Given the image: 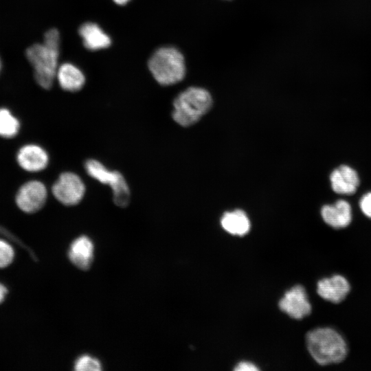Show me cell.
Returning a JSON list of instances; mask_svg holds the SVG:
<instances>
[{"label":"cell","instance_id":"6da1fadb","mask_svg":"<svg viewBox=\"0 0 371 371\" xmlns=\"http://www.w3.org/2000/svg\"><path fill=\"white\" fill-rule=\"evenodd\" d=\"M307 349L319 365L326 366L343 361L348 355L346 342L342 336L330 328H318L306 335Z\"/></svg>","mask_w":371,"mask_h":371},{"label":"cell","instance_id":"7a4b0ae2","mask_svg":"<svg viewBox=\"0 0 371 371\" xmlns=\"http://www.w3.org/2000/svg\"><path fill=\"white\" fill-rule=\"evenodd\" d=\"M60 39L49 36L44 37L43 44H34L26 50L27 60L34 71L36 82L43 89L53 85L58 70Z\"/></svg>","mask_w":371,"mask_h":371},{"label":"cell","instance_id":"3957f363","mask_svg":"<svg viewBox=\"0 0 371 371\" xmlns=\"http://www.w3.org/2000/svg\"><path fill=\"white\" fill-rule=\"evenodd\" d=\"M212 104V96L206 89L198 87H188L174 100L172 118L182 126H190L207 113Z\"/></svg>","mask_w":371,"mask_h":371},{"label":"cell","instance_id":"277c9868","mask_svg":"<svg viewBox=\"0 0 371 371\" xmlns=\"http://www.w3.org/2000/svg\"><path fill=\"white\" fill-rule=\"evenodd\" d=\"M148 67L155 80L164 86L178 83L186 75L184 57L174 47L157 49L150 57Z\"/></svg>","mask_w":371,"mask_h":371},{"label":"cell","instance_id":"5b68a950","mask_svg":"<svg viewBox=\"0 0 371 371\" xmlns=\"http://www.w3.org/2000/svg\"><path fill=\"white\" fill-rule=\"evenodd\" d=\"M87 173L100 183L108 185L112 190L113 201L119 207L128 205L130 189L124 176L118 171L111 170L96 159H89L85 163Z\"/></svg>","mask_w":371,"mask_h":371},{"label":"cell","instance_id":"8992f818","mask_svg":"<svg viewBox=\"0 0 371 371\" xmlns=\"http://www.w3.org/2000/svg\"><path fill=\"white\" fill-rule=\"evenodd\" d=\"M52 191L60 203L73 206L82 201L85 194L86 187L81 177L77 174L65 172L60 175L54 183Z\"/></svg>","mask_w":371,"mask_h":371},{"label":"cell","instance_id":"52a82bcc","mask_svg":"<svg viewBox=\"0 0 371 371\" xmlns=\"http://www.w3.org/2000/svg\"><path fill=\"white\" fill-rule=\"evenodd\" d=\"M47 190L41 181L33 180L24 183L16 196L17 206L24 212L34 213L45 205Z\"/></svg>","mask_w":371,"mask_h":371},{"label":"cell","instance_id":"ba28073f","mask_svg":"<svg viewBox=\"0 0 371 371\" xmlns=\"http://www.w3.org/2000/svg\"><path fill=\"white\" fill-rule=\"evenodd\" d=\"M279 307L292 318L300 319L311 312V305L306 291L301 285H296L287 291L279 302Z\"/></svg>","mask_w":371,"mask_h":371},{"label":"cell","instance_id":"9c48e42d","mask_svg":"<svg viewBox=\"0 0 371 371\" xmlns=\"http://www.w3.org/2000/svg\"><path fill=\"white\" fill-rule=\"evenodd\" d=\"M350 290L348 281L342 276L334 275L318 281L317 292L325 300L334 304L342 302Z\"/></svg>","mask_w":371,"mask_h":371},{"label":"cell","instance_id":"30bf717a","mask_svg":"<svg viewBox=\"0 0 371 371\" xmlns=\"http://www.w3.org/2000/svg\"><path fill=\"white\" fill-rule=\"evenodd\" d=\"M94 245L91 239L82 235L75 238L68 250L71 262L80 270H88L93 261Z\"/></svg>","mask_w":371,"mask_h":371},{"label":"cell","instance_id":"8fae6325","mask_svg":"<svg viewBox=\"0 0 371 371\" xmlns=\"http://www.w3.org/2000/svg\"><path fill=\"white\" fill-rule=\"evenodd\" d=\"M17 161L19 166L28 172H39L45 169L49 162L47 151L36 144H27L18 152Z\"/></svg>","mask_w":371,"mask_h":371},{"label":"cell","instance_id":"7c38bea8","mask_svg":"<svg viewBox=\"0 0 371 371\" xmlns=\"http://www.w3.org/2000/svg\"><path fill=\"white\" fill-rule=\"evenodd\" d=\"M330 180L333 191L340 194H352L359 185L357 172L346 165L335 169L330 174Z\"/></svg>","mask_w":371,"mask_h":371},{"label":"cell","instance_id":"4fadbf2b","mask_svg":"<svg viewBox=\"0 0 371 371\" xmlns=\"http://www.w3.org/2000/svg\"><path fill=\"white\" fill-rule=\"evenodd\" d=\"M321 214L327 225L336 229L347 227L352 220L350 205L345 200H338L333 205H324Z\"/></svg>","mask_w":371,"mask_h":371},{"label":"cell","instance_id":"5bb4252c","mask_svg":"<svg viewBox=\"0 0 371 371\" xmlns=\"http://www.w3.org/2000/svg\"><path fill=\"white\" fill-rule=\"evenodd\" d=\"M78 32L84 46L89 50L105 49L111 45L110 37L96 23H85L80 27Z\"/></svg>","mask_w":371,"mask_h":371},{"label":"cell","instance_id":"9a60e30c","mask_svg":"<svg viewBox=\"0 0 371 371\" xmlns=\"http://www.w3.org/2000/svg\"><path fill=\"white\" fill-rule=\"evenodd\" d=\"M56 78L60 87L70 92L80 91L85 82L81 70L69 63H63L58 68Z\"/></svg>","mask_w":371,"mask_h":371},{"label":"cell","instance_id":"2e32d148","mask_svg":"<svg viewBox=\"0 0 371 371\" xmlns=\"http://www.w3.org/2000/svg\"><path fill=\"white\" fill-rule=\"evenodd\" d=\"M221 224L226 232L233 235L243 236L250 229V221L245 212L240 210L225 212Z\"/></svg>","mask_w":371,"mask_h":371},{"label":"cell","instance_id":"e0dca14e","mask_svg":"<svg viewBox=\"0 0 371 371\" xmlns=\"http://www.w3.org/2000/svg\"><path fill=\"white\" fill-rule=\"evenodd\" d=\"M19 120L7 109H0V136L10 138L19 130Z\"/></svg>","mask_w":371,"mask_h":371},{"label":"cell","instance_id":"ac0fdd59","mask_svg":"<svg viewBox=\"0 0 371 371\" xmlns=\"http://www.w3.org/2000/svg\"><path fill=\"white\" fill-rule=\"evenodd\" d=\"M74 369L77 371H99L102 369L101 362L89 355L80 356L74 362Z\"/></svg>","mask_w":371,"mask_h":371},{"label":"cell","instance_id":"d6986e66","mask_svg":"<svg viewBox=\"0 0 371 371\" xmlns=\"http://www.w3.org/2000/svg\"><path fill=\"white\" fill-rule=\"evenodd\" d=\"M14 251L12 245L0 238V268L10 265L14 260Z\"/></svg>","mask_w":371,"mask_h":371},{"label":"cell","instance_id":"ffe728a7","mask_svg":"<svg viewBox=\"0 0 371 371\" xmlns=\"http://www.w3.org/2000/svg\"><path fill=\"white\" fill-rule=\"evenodd\" d=\"M359 205L363 213L371 218V192H368L361 197Z\"/></svg>","mask_w":371,"mask_h":371},{"label":"cell","instance_id":"44dd1931","mask_svg":"<svg viewBox=\"0 0 371 371\" xmlns=\"http://www.w3.org/2000/svg\"><path fill=\"white\" fill-rule=\"evenodd\" d=\"M234 370L237 371H257L258 368L251 362L242 361L236 366Z\"/></svg>","mask_w":371,"mask_h":371},{"label":"cell","instance_id":"7402d4cb","mask_svg":"<svg viewBox=\"0 0 371 371\" xmlns=\"http://www.w3.org/2000/svg\"><path fill=\"white\" fill-rule=\"evenodd\" d=\"M0 234H5L7 237L8 236L12 240L14 241L15 243H16L17 244H19L21 246H23L21 242L16 238H15L14 236L13 235H11L9 232H8L7 230L3 229L2 227H0ZM24 247V246H23Z\"/></svg>","mask_w":371,"mask_h":371},{"label":"cell","instance_id":"603a6c76","mask_svg":"<svg viewBox=\"0 0 371 371\" xmlns=\"http://www.w3.org/2000/svg\"><path fill=\"white\" fill-rule=\"evenodd\" d=\"M7 293V287L3 284L0 282V304L4 300Z\"/></svg>","mask_w":371,"mask_h":371},{"label":"cell","instance_id":"cb8c5ba5","mask_svg":"<svg viewBox=\"0 0 371 371\" xmlns=\"http://www.w3.org/2000/svg\"><path fill=\"white\" fill-rule=\"evenodd\" d=\"M115 3L118 4V5H125L126 3H127L128 1H130L131 0H113Z\"/></svg>","mask_w":371,"mask_h":371},{"label":"cell","instance_id":"d4e9b609","mask_svg":"<svg viewBox=\"0 0 371 371\" xmlns=\"http://www.w3.org/2000/svg\"><path fill=\"white\" fill-rule=\"evenodd\" d=\"M0 69H1V62H0Z\"/></svg>","mask_w":371,"mask_h":371}]
</instances>
